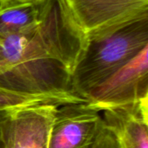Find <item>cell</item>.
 Instances as JSON below:
<instances>
[{"mask_svg": "<svg viewBox=\"0 0 148 148\" xmlns=\"http://www.w3.org/2000/svg\"><path fill=\"white\" fill-rule=\"evenodd\" d=\"M88 43L67 0H47L39 23L0 36V88L33 95L72 94L71 77Z\"/></svg>", "mask_w": 148, "mask_h": 148, "instance_id": "6da1fadb", "label": "cell"}, {"mask_svg": "<svg viewBox=\"0 0 148 148\" xmlns=\"http://www.w3.org/2000/svg\"><path fill=\"white\" fill-rule=\"evenodd\" d=\"M148 46V17L137 20L110 36L89 40L70 82L72 94L86 95Z\"/></svg>", "mask_w": 148, "mask_h": 148, "instance_id": "7a4b0ae2", "label": "cell"}, {"mask_svg": "<svg viewBox=\"0 0 148 148\" xmlns=\"http://www.w3.org/2000/svg\"><path fill=\"white\" fill-rule=\"evenodd\" d=\"M78 24L89 40L112 35L148 17V0H67Z\"/></svg>", "mask_w": 148, "mask_h": 148, "instance_id": "3957f363", "label": "cell"}, {"mask_svg": "<svg viewBox=\"0 0 148 148\" xmlns=\"http://www.w3.org/2000/svg\"><path fill=\"white\" fill-rule=\"evenodd\" d=\"M148 98V46L85 97L99 112L136 103Z\"/></svg>", "mask_w": 148, "mask_h": 148, "instance_id": "277c9868", "label": "cell"}, {"mask_svg": "<svg viewBox=\"0 0 148 148\" xmlns=\"http://www.w3.org/2000/svg\"><path fill=\"white\" fill-rule=\"evenodd\" d=\"M56 104H40L9 112L0 125L3 148H51Z\"/></svg>", "mask_w": 148, "mask_h": 148, "instance_id": "5b68a950", "label": "cell"}, {"mask_svg": "<svg viewBox=\"0 0 148 148\" xmlns=\"http://www.w3.org/2000/svg\"><path fill=\"white\" fill-rule=\"evenodd\" d=\"M103 119L86 101L57 107L50 137L51 148H92Z\"/></svg>", "mask_w": 148, "mask_h": 148, "instance_id": "8992f818", "label": "cell"}, {"mask_svg": "<svg viewBox=\"0 0 148 148\" xmlns=\"http://www.w3.org/2000/svg\"><path fill=\"white\" fill-rule=\"evenodd\" d=\"M101 116L116 134L121 148H148V98L104 110Z\"/></svg>", "mask_w": 148, "mask_h": 148, "instance_id": "52a82bcc", "label": "cell"}, {"mask_svg": "<svg viewBox=\"0 0 148 148\" xmlns=\"http://www.w3.org/2000/svg\"><path fill=\"white\" fill-rule=\"evenodd\" d=\"M47 0H5L0 2V36L20 33L42 19Z\"/></svg>", "mask_w": 148, "mask_h": 148, "instance_id": "ba28073f", "label": "cell"}, {"mask_svg": "<svg viewBox=\"0 0 148 148\" xmlns=\"http://www.w3.org/2000/svg\"><path fill=\"white\" fill-rule=\"evenodd\" d=\"M84 101V99L71 93L33 95L10 91L0 88V111L10 112L21 108L40 104H56L60 106Z\"/></svg>", "mask_w": 148, "mask_h": 148, "instance_id": "9c48e42d", "label": "cell"}, {"mask_svg": "<svg viewBox=\"0 0 148 148\" xmlns=\"http://www.w3.org/2000/svg\"><path fill=\"white\" fill-rule=\"evenodd\" d=\"M92 148H121V147L116 134L103 121V126Z\"/></svg>", "mask_w": 148, "mask_h": 148, "instance_id": "30bf717a", "label": "cell"}, {"mask_svg": "<svg viewBox=\"0 0 148 148\" xmlns=\"http://www.w3.org/2000/svg\"><path fill=\"white\" fill-rule=\"evenodd\" d=\"M2 71V68H1V66H0V72Z\"/></svg>", "mask_w": 148, "mask_h": 148, "instance_id": "8fae6325", "label": "cell"}, {"mask_svg": "<svg viewBox=\"0 0 148 148\" xmlns=\"http://www.w3.org/2000/svg\"><path fill=\"white\" fill-rule=\"evenodd\" d=\"M2 1H5V0H0V2H2Z\"/></svg>", "mask_w": 148, "mask_h": 148, "instance_id": "7c38bea8", "label": "cell"}]
</instances>
